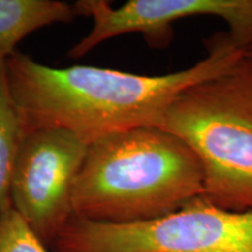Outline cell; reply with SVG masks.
<instances>
[{"mask_svg":"<svg viewBox=\"0 0 252 252\" xmlns=\"http://www.w3.org/2000/svg\"><path fill=\"white\" fill-rule=\"evenodd\" d=\"M77 17L74 4L59 0H0V63L35 31L70 24Z\"/></svg>","mask_w":252,"mask_h":252,"instance_id":"7","label":"cell"},{"mask_svg":"<svg viewBox=\"0 0 252 252\" xmlns=\"http://www.w3.org/2000/svg\"><path fill=\"white\" fill-rule=\"evenodd\" d=\"M78 17L93 18L89 33L69 50L68 56L80 59L104 41L131 33L143 34L150 46H167L173 24L189 17L210 15L228 24L229 36L241 48L252 42V0H130L112 7L105 0L74 2Z\"/></svg>","mask_w":252,"mask_h":252,"instance_id":"6","label":"cell"},{"mask_svg":"<svg viewBox=\"0 0 252 252\" xmlns=\"http://www.w3.org/2000/svg\"><path fill=\"white\" fill-rule=\"evenodd\" d=\"M202 195V167L190 147L146 126L89 145L71 204L80 219L123 224L168 215Z\"/></svg>","mask_w":252,"mask_h":252,"instance_id":"2","label":"cell"},{"mask_svg":"<svg viewBox=\"0 0 252 252\" xmlns=\"http://www.w3.org/2000/svg\"><path fill=\"white\" fill-rule=\"evenodd\" d=\"M0 252L52 251L11 207L0 216Z\"/></svg>","mask_w":252,"mask_h":252,"instance_id":"9","label":"cell"},{"mask_svg":"<svg viewBox=\"0 0 252 252\" xmlns=\"http://www.w3.org/2000/svg\"><path fill=\"white\" fill-rule=\"evenodd\" d=\"M5 62L0 63V216L12 207V179L24 135L6 81Z\"/></svg>","mask_w":252,"mask_h":252,"instance_id":"8","label":"cell"},{"mask_svg":"<svg viewBox=\"0 0 252 252\" xmlns=\"http://www.w3.org/2000/svg\"><path fill=\"white\" fill-rule=\"evenodd\" d=\"M242 63L252 72V42L243 48V60Z\"/></svg>","mask_w":252,"mask_h":252,"instance_id":"10","label":"cell"},{"mask_svg":"<svg viewBox=\"0 0 252 252\" xmlns=\"http://www.w3.org/2000/svg\"><path fill=\"white\" fill-rule=\"evenodd\" d=\"M243 60V48L219 35L193 67L146 76L90 65L52 68L17 50L5 62L6 81L24 133L62 130L88 145L108 135L156 126L186 89L225 74Z\"/></svg>","mask_w":252,"mask_h":252,"instance_id":"1","label":"cell"},{"mask_svg":"<svg viewBox=\"0 0 252 252\" xmlns=\"http://www.w3.org/2000/svg\"><path fill=\"white\" fill-rule=\"evenodd\" d=\"M88 147L62 130L23 135L12 179V207L48 248L74 216L72 188Z\"/></svg>","mask_w":252,"mask_h":252,"instance_id":"5","label":"cell"},{"mask_svg":"<svg viewBox=\"0 0 252 252\" xmlns=\"http://www.w3.org/2000/svg\"><path fill=\"white\" fill-rule=\"evenodd\" d=\"M156 127L197 157L203 197L228 210H252V72L243 63L186 89Z\"/></svg>","mask_w":252,"mask_h":252,"instance_id":"3","label":"cell"},{"mask_svg":"<svg viewBox=\"0 0 252 252\" xmlns=\"http://www.w3.org/2000/svg\"><path fill=\"white\" fill-rule=\"evenodd\" d=\"M52 252H252V210L234 212L198 196L144 222L98 223L72 216Z\"/></svg>","mask_w":252,"mask_h":252,"instance_id":"4","label":"cell"}]
</instances>
